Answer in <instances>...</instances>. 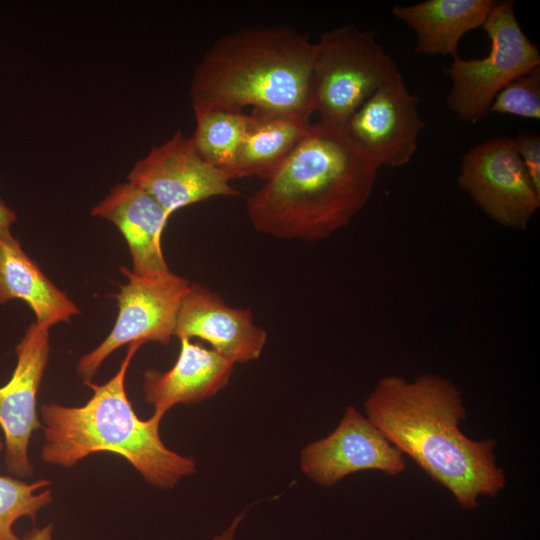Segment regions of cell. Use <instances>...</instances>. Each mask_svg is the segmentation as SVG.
Listing matches in <instances>:
<instances>
[{"label":"cell","instance_id":"obj_1","mask_svg":"<svg viewBox=\"0 0 540 540\" xmlns=\"http://www.w3.org/2000/svg\"><path fill=\"white\" fill-rule=\"evenodd\" d=\"M379 164L344 126L311 123L291 153L250 195L252 227L284 240L329 238L367 204Z\"/></svg>","mask_w":540,"mask_h":540},{"label":"cell","instance_id":"obj_2","mask_svg":"<svg viewBox=\"0 0 540 540\" xmlns=\"http://www.w3.org/2000/svg\"><path fill=\"white\" fill-rule=\"evenodd\" d=\"M366 417L464 509L480 496H496L506 477L495 459V439L475 441L459 428L467 412L457 387L439 375L412 381L381 379L364 403Z\"/></svg>","mask_w":540,"mask_h":540},{"label":"cell","instance_id":"obj_3","mask_svg":"<svg viewBox=\"0 0 540 540\" xmlns=\"http://www.w3.org/2000/svg\"><path fill=\"white\" fill-rule=\"evenodd\" d=\"M314 43L286 26L244 28L215 41L195 69L194 111L229 109L311 118Z\"/></svg>","mask_w":540,"mask_h":540},{"label":"cell","instance_id":"obj_4","mask_svg":"<svg viewBox=\"0 0 540 540\" xmlns=\"http://www.w3.org/2000/svg\"><path fill=\"white\" fill-rule=\"evenodd\" d=\"M129 344L118 371L104 384L87 382L93 394L82 406L44 404L40 408L44 443L41 459L65 468L97 452H112L125 458L151 485L173 488L196 471L192 457L164 445L160 421L141 420L125 389L128 367L141 347Z\"/></svg>","mask_w":540,"mask_h":540},{"label":"cell","instance_id":"obj_5","mask_svg":"<svg viewBox=\"0 0 540 540\" xmlns=\"http://www.w3.org/2000/svg\"><path fill=\"white\" fill-rule=\"evenodd\" d=\"M399 72L376 34L349 24L314 43L311 102L320 121L346 126L360 106Z\"/></svg>","mask_w":540,"mask_h":540},{"label":"cell","instance_id":"obj_6","mask_svg":"<svg viewBox=\"0 0 540 540\" xmlns=\"http://www.w3.org/2000/svg\"><path fill=\"white\" fill-rule=\"evenodd\" d=\"M482 28L491 42L488 55L478 59L458 55L445 69L451 80L447 105L459 120L471 124L489 113L506 85L540 67L539 49L522 30L513 1H496Z\"/></svg>","mask_w":540,"mask_h":540},{"label":"cell","instance_id":"obj_7","mask_svg":"<svg viewBox=\"0 0 540 540\" xmlns=\"http://www.w3.org/2000/svg\"><path fill=\"white\" fill-rule=\"evenodd\" d=\"M121 272L128 282L116 298L118 316L108 336L83 355L76 372L83 384L91 382L104 360L125 344L158 342L168 344L175 336L177 316L191 282L172 271L159 277H140L127 267Z\"/></svg>","mask_w":540,"mask_h":540},{"label":"cell","instance_id":"obj_8","mask_svg":"<svg viewBox=\"0 0 540 540\" xmlns=\"http://www.w3.org/2000/svg\"><path fill=\"white\" fill-rule=\"evenodd\" d=\"M458 184L495 222L525 230L540 207L511 137L486 140L471 148L460 163Z\"/></svg>","mask_w":540,"mask_h":540},{"label":"cell","instance_id":"obj_9","mask_svg":"<svg viewBox=\"0 0 540 540\" xmlns=\"http://www.w3.org/2000/svg\"><path fill=\"white\" fill-rule=\"evenodd\" d=\"M127 178L150 194L170 216L213 197L240 195L228 177L204 160L191 137L181 131L153 147L134 165Z\"/></svg>","mask_w":540,"mask_h":540},{"label":"cell","instance_id":"obj_10","mask_svg":"<svg viewBox=\"0 0 540 540\" xmlns=\"http://www.w3.org/2000/svg\"><path fill=\"white\" fill-rule=\"evenodd\" d=\"M49 327L31 324L15 348L17 362L10 380L0 387V427L4 434V465L19 478L30 477L29 443L42 429L37 394L50 353Z\"/></svg>","mask_w":540,"mask_h":540},{"label":"cell","instance_id":"obj_11","mask_svg":"<svg viewBox=\"0 0 540 540\" xmlns=\"http://www.w3.org/2000/svg\"><path fill=\"white\" fill-rule=\"evenodd\" d=\"M302 472L315 483L330 487L345 476L367 470L398 475L406 468L401 451L353 406L325 438L303 448Z\"/></svg>","mask_w":540,"mask_h":540},{"label":"cell","instance_id":"obj_12","mask_svg":"<svg viewBox=\"0 0 540 540\" xmlns=\"http://www.w3.org/2000/svg\"><path fill=\"white\" fill-rule=\"evenodd\" d=\"M419 102L399 71L360 106L345 128L380 167H402L414 157L425 126Z\"/></svg>","mask_w":540,"mask_h":540},{"label":"cell","instance_id":"obj_13","mask_svg":"<svg viewBox=\"0 0 540 540\" xmlns=\"http://www.w3.org/2000/svg\"><path fill=\"white\" fill-rule=\"evenodd\" d=\"M175 336L200 338L235 364L258 359L267 342V332L254 323L250 309L229 306L200 283L190 284L181 303Z\"/></svg>","mask_w":540,"mask_h":540},{"label":"cell","instance_id":"obj_14","mask_svg":"<svg viewBox=\"0 0 540 540\" xmlns=\"http://www.w3.org/2000/svg\"><path fill=\"white\" fill-rule=\"evenodd\" d=\"M91 215L110 221L122 233L132 258L133 274L153 278L171 272L161 248L170 215L146 191L130 182L120 183L92 209Z\"/></svg>","mask_w":540,"mask_h":540},{"label":"cell","instance_id":"obj_15","mask_svg":"<svg viewBox=\"0 0 540 540\" xmlns=\"http://www.w3.org/2000/svg\"><path fill=\"white\" fill-rule=\"evenodd\" d=\"M179 340L180 351L172 368L163 372L149 369L143 376L144 399L154 409L151 417L160 422L178 404L214 396L228 384L234 370L235 363L215 350L189 338Z\"/></svg>","mask_w":540,"mask_h":540},{"label":"cell","instance_id":"obj_16","mask_svg":"<svg viewBox=\"0 0 540 540\" xmlns=\"http://www.w3.org/2000/svg\"><path fill=\"white\" fill-rule=\"evenodd\" d=\"M495 0H425L396 5L392 14L415 34L418 54L458 56L468 32L482 28Z\"/></svg>","mask_w":540,"mask_h":540},{"label":"cell","instance_id":"obj_17","mask_svg":"<svg viewBox=\"0 0 540 540\" xmlns=\"http://www.w3.org/2000/svg\"><path fill=\"white\" fill-rule=\"evenodd\" d=\"M24 301L47 327L80 313L77 305L42 272L10 231L0 233V304Z\"/></svg>","mask_w":540,"mask_h":540},{"label":"cell","instance_id":"obj_18","mask_svg":"<svg viewBox=\"0 0 540 540\" xmlns=\"http://www.w3.org/2000/svg\"><path fill=\"white\" fill-rule=\"evenodd\" d=\"M311 125L310 118L248 114L239 146L235 179L268 178L291 153Z\"/></svg>","mask_w":540,"mask_h":540},{"label":"cell","instance_id":"obj_19","mask_svg":"<svg viewBox=\"0 0 540 540\" xmlns=\"http://www.w3.org/2000/svg\"><path fill=\"white\" fill-rule=\"evenodd\" d=\"M196 126L192 142L209 164L235 179L239 146L247 124L248 114L229 109L194 111Z\"/></svg>","mask_w":540,"mask_h":540},{"label":"cell","instance_id":"obj_20","mask_svg":"<svg viewBox=\"0 0 540 540\" xmlns=\"http://www.w3.org/2000/svg\"><path fill=\"white\" fill-rule=\"evenodd\" d=\"M51 484L47 479L27 483L0 475V540H21L14 524L24 517L35 522L38 512L53 501Z\"/></svg>","mask_w":540,"mask_h":540},{"label":"cell","instance_id":"obj_21","mask_svg":"<svg viewBox=\"0 0 540 540\" xmlns=\"http://www.w3.org/2000/svg\"><path fill=\"white\" fill-rule=\"evenodd\" d=\"M489 113L540 119V67L513 80L494 98Z\"/></svg>","mask_w":540,"mask_h":540},{"label":"cell","instance_id":"obj_22","mask_svg":"<svg viewBox=\"0 0 540 540\" xmlns=\"http://www.w3.org/2000/svg\"><path fill=\"white\" fill-rule=\"evenodd\" d=\"M515 150L535 189L540 193V137L535 132H521L512 138Z\"/></svg>","mask_w":540,"mask_h":540},{"label":"cell","instance_id":"obj_23","mask_svg":"<svg viewBox=\"0 0 540 540\" xmlns=\"http://www.w3.org/2000/svg\"><path fill=\"white\" fill-rule=\"evenodd\" d=\"M53 530V523H48L41 528L34 527L21 540H54Z\"/></svg>","mask_w":540,"mask_h":540},{"label":"cell","instance_id":"obj_24","mask_svg":"<svg viewBox=\"0 0 540 540\" xmlns=\"http://www.w3.org/2000/svg\"><path fill=\"white\" fill-rule=\"evenodd\" d=\"M16 219V213L0 199V233L10 231V227Z\"/></svg>","mask_w":540,"mask_h":540},{"label":"cell","instance_id":"obj_25","mask_svg":"<svg viewBox=\"0 0 540 540\" xmlns=\"http://www.w3.org/2000/svg\"><path fill=\"white\" fill-rule=\"evenodd\" d=\"M242 519V514L237 516L232 523L222 532V534L217 535L213 540H233L234 532Z\"/></svg>","mask_w":540,"mask_h":540},{"label":"cell","instance_id":"obj_26","mask_svg":"<svg viewBox=\"0 0 540 540\" xmlns=\"http://www.w3.org/2000/svg\"><path fill=\"white\" fill-rule=\"evenodd\" d=\"M3 448H4V443H3V441H2L1 438H0V451L3 450Z\"/></svg>","mask_w":540,"mask_h":540}]
</instances>
